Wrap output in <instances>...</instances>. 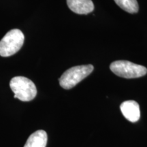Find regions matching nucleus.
Instances as JSON below:
<instances>
[{"label":"nucleus","mask_w":147,"mask_h":147,"mask_svg":"<svg viewBox=\"0 0 147 147\" xmlns=\"http://www.w3.org/2000/svg\"><path fill=\"white\" fill-rule=\"evenodd\" d=\"M69 8L78 14H87L94 10L92 0H67Z\"/></svg>","instance_id":"nucleus-6"},{"label":"nucleus","mask_w":147,"mask_h":147,"mask_svg":"<svg viewBox=\"0 0 147 147\" xmlns=\"http://www.w3.org/2000/svg\"><path fill=\"white\" fill-rule=\"evenodd\" d=\"M47 140V132L44 130H38L29 137L24 147H46Z\"/></svg>","instance_id":"nucleus-7"},{"label":"nucleus","mask_w":147,"mask_h":147,"mask_svg":"<svg viewBox=\"0 0 147 147\" xmlns=\"http://www.w3.org/2000/svg\"><path fill=\"white\" fill-rule=\"evenodd\" d=\"M10 87L14 93V98L22 102H29L36 97L37 89L30 79L24 76H16L11 79Z\"/></svg>","instance_id":"nucleus-1"},{"label":"nucleus","mask_w":147,"mask_h":147,"mask_svg":"<svg viewBox=\"0 0 147 147\" xmlns=\"http://www.w3.org/2000/svg\"><path fill=\"white\" fill-rule=\"evenodd\" d=\"M93 66L89 65H78L66 70L59 80L60 86L65 89H70L82 81L93 71Z\"/></svg>","instance_id":"nucleus-2"},{"label":"nucleus","mask_w":147,"mask_h":147,"mask_svg":"<svg viewBox=\"0 0 147 147\" xmlns=\"http://www.w3.org/2000/svg\"><path fill=\"white\" fill-rule=\"evenodd\" d=\"M120 108L125 118L130 122H137L140 119V106L136 101H125L121 104Z\"/></svg>","instance_id":"nucleus-5"},{"label":"nucleus","mask_w":147,"mask_h":147,"mask_svg":"<svg viewBox=\"0 0 147 147\" xmlns=\"http://www.w3.org/2000/svg\"><path fill=\"white\" fill-rule=\"evenodd\" d=\"M115 3L123 10L130 14L137 13L139 5L137 0H114Z\"/></svg>","instance_id":"nucleus-8"},{"label":"nucleus","mask_w":147,"mask_h":147,"mask_svg":"<svg viewBox=\"0 0 147 147\" xmlns=\"http://www.w3.org/2000/svg\"><path fill=\"white\" fill-rule=\"evenodd\" d=\"M24 40L25 36L21 30L9 31L0 40V56L7 57L14 55L23 47Z\"/></svg>","instance_id":"nucleus-3"},{"label":"nucleus","mask_w":147,"mask_h":147,"mask_svg":"<svg viewBox=\"0 0 147 147\" xmlns=\"http://www.w3.org/2000/svg\"><path fill=\"white\" fill-rule=\"evenodd\" d=\"M110 68L117 76L125 78H136L146 75L147 69L128 61H116L110 64Z\"/></svg>","instance_id":"nucleus-4"}]
</instances>
